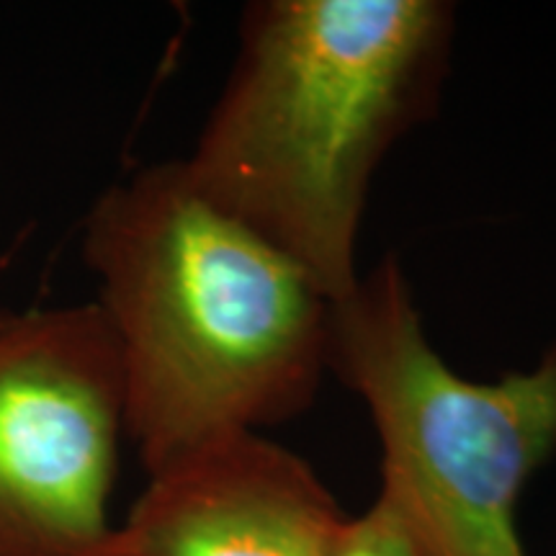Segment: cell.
Segmentation results:
<instances>
[{"label": "cell", "instance_id": "1", "mask_svg": "<svg viewBox=\"0 0 556 556\" xmlns=\"http://www.w3.org/2000/svg\"><path fill=\"white\" fill-rule=\"evenodd\" d=\"M80 255L119 348L127 441L148 477L312 407L336 302L212 204L180 160L109 186L83 219Z\"/></svg>", "mask_w": 556, "mask_h": 556}, {"label": "cell", "instance_id": "2", "mask_svg": "<svg viewBox=\"0 0 556 556\" xmlns=\"http://www.w3.org/2000/svg\"><path fill=\"white\" fill-rule=\"evenodd\" d=\"M443 0H258L184 157L204 197L274 242L332 302L358 283L381 160L435 114L454 45Z\"/></svg>", "mask_w": 556, "mask_h": 556}, {"label": "cell", "instance_id": "3", "mask_svg": "<svg viewBox=\"0 0 556 556\" xmlns=\"http://www.w3.org/2000/svg\"><path fill=\"white\" fill-rule=\"evenodd\" d=\"M330 371L381 443L379 503L420 556H526L518 503L556 451V345L531 371L462 377L430 343L394 258L332 309Z\"/></svg>", "mask_w": 556, "mask_h": 556}, {"label": "cell", "instance_id": "4", "mask_svg": "<svg viewBox=\"0 0 556 556\" xmlns=\"http://www.w3.org/2000/svg\"><path fill=\"white\" fill-rule=\"evenodd\" d=\"M127 397L96 302L0 312V556H114Z\"/></svg>", "mask_w": 556, "mask_h": 556}, {"label": "cell", "instance_id": "5", "mask_svg": "<svg viewBox=\"0 0 556 556\" xmlns=\"http://www.w3.org/2000/svg\"><path fill=\"white\" fill-rule=\"evenodd\" d=\"M348 523L302 456L248 433L150 475L114 556H340Z\"/></svg>", "mask_w": 556, "mask_h": 556}, {"label": "cell", "instance_id": "6", "mask_svg": "<svg viewBox=\"0 0 556 556\" xmlns=\"http://www.w3.org/2000/svg\"><path fill=\"white\" fill-rule=\"evenodd\" d=\"M340 556H420L415 546L409 544L397 520L387 510L379 500H374L371 507L351 516L348 523L343 548Z\"/></svg>", "mask_w": 556, "mask_h": 556}]
</instances>
